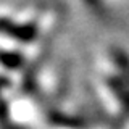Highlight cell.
I'll return each mask as SVG.
<instances>
[{
  "mask_svg": "<svg viewBox=\"0 0 129 129\" xmlns=\"http://www.w3.org/2000/svg\"><path fill=\"white\" fill-rule=\"evenodd\" d=\"M0 31L5 32L8 36H15L19 40H32L36 36V29L32 26H26V27H18L13 26L10 21L7 19H0Z\"/></svg>",
  "mask_w": 129,
  "mask_h": 129,
  "instance_id": "cell-1",
  "label": "cell"
},
{
  "mask_svg": "<svg viewBox=\"0 0 129 129\" xmlns=\"http://www.w3.org/2000/svg\"><path fill=\"white\" fill-rule=\"evenodd\" d=\"M0 61H3L5 66H8V68H13V66H18L19 56H13L10 53H0Z\"/></svg>",
  "mask_w": 129,
  "mask_h": 129,
  "instance_id": "cell-2",
  "label": "cell"
}]
</instances>
